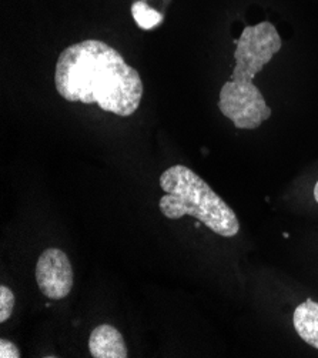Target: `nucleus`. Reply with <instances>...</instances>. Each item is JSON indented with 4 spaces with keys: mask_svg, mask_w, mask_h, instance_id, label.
<instances>
[{
    "mask_svg": "<svg viewBox=\"0 0 318 358\" xmlns=\"http://www.w3.org/2000/svg\"><path fill=\"white\" fill-rule=\"evenodd\" d=\"M236 45V66L230 80L253 82L263 67L280 52L282 41L273 23L261 22L254 26H245Z\"/></svg>",
    "mask_w": 318,
    "mask_h": 358,
    "instance_id": "7ed1b4c3",
    "label": "nucleus"
},
{
    "mask_svg": "<svg viewBox=\"0 0 318 358\" xmlns=\"http://www.w3.org/2000/svg\"><path fill=\"white\" fill-rule=\"evenodd\" d=\"M160 187L166 193L159 201L163 216L179 220L191 216L223 237H234L240 223L233 208L191 169L174 164L160 176Z\"/></svg>",
    "mask_w": 318,
    "mask_h": 358,
    "instance_id": "f03ea898",
    "label": "nucleus"
},
{
    "mask_svg": "<svg viewBox=\"0 0 318 358\" xmlns=\"http://www.w3.org/2000/svg\"><path fill=\"white\" fill-rule=\"evenodd\" d=\"M20 350L5 338L0 340V358H20Z\"/></svg>",
    "mask_w": 318,
    "mask_h": 358,
    "instance_id": "9d476101",
    "label": "nucleus"
},
{
    "mask_svg": "<svg viewBox=\"0 0 318 358\" xmlns=\"http://www.w3.org/2000/svg\"><path fill=\"white\" fill-rule=\"evenodd\" d=\"M219 109L237 129L243 130L260 127L273 113L253 82H226L220 90Z\"/></svg>",
    "mask_w": 318,
    "mask_h": 358,
    "instance_id": "20e7f679",
    "label": "nucleus"
},
{
    "mask_svg": "<svg viewBox=\"0 0 318 358\" xmlns=\"http://www.w3.org/2000/svg\"><path fill=\"white\" fill-rule=\"evenodd\" d=\"M89 350L93 358H126L127 347L122 333L110 326H97L89 338Z\"/></svg>",
    "mask_w": 318,
    "mask_h": 358,
    "instance_id": "423d86ee",
    "label": "nucleus"
},
{
    "mask_svg": "<svg viewBox=\"0 0 318 358\" xmlns=\"http://www.w3.org/2000/svg\"><path fill=\"white\" fill-rule=\"evenodd\" d=\"M55 86L67 101L96 103L101 110L129 117L143 97L138 71L101 41H83L66 48L56 63Z\"/></svg>",
    "mask_w": 318,
    "mask_h": 358,
    "instance_id": "f257e3e1",
    "label": "nucleus"
},
{
    "mask_svg": "<svg viewBox=\"0 0 318 358\" xmlns=\"http://www.w3.org/2000/svg\"><path fill=\"white\" fill-rule=\"evenodd\" d=\"M131 15L137 26L143 30H152L164 20L163 13L152 8L145 0H137L131 6Z\"/></svg>",
    "mask_w": 318,
    "mask_h": 358,
    "instance_id": "6e6552de",
    "label": "nucleus"
},
{
    "mask_svg": "<svg viewBox=\"0 0 318 358\" xmlns=\"http://www.w3.org/2000/svg\"><path fill=\"white\" fill-rule=\"evenodd\" d=\"M15 308V294L13 292L6 287V285H0V323H5L13 313Z\"/></svg>",
    "mask_w": 318,
    "mask_h": 358,
    "instance_id": "1a4fd4ad",
    "label": "nucleus"
},
{
    "mask_svg": "<svg viewBox=\"0 0 318 358\" xmlns=\"http://www.w3.org/2000/svg\"><path fill=\"white\" fill-rule=\"evenodd\" d=\"M293 323L303 341L318 350V303L308 299L300 304L294 310Z\"/></svg>",
    "mask_w": 318,
    "mask_h": 358,
    "instance_id": "0eeeda50",
    "label": "nucleus"
},
{
    "mask_svg": "<svg viewBox=\"0 0 318 358\" xmlns=\"http://www.w3.org/2000/svg\"><path fill=\"white\" fill-rule=\"evenodd\" d=\"M314 199H315V201L318 203V182H317V185H315V187H314Z\"/></svg>",
    "mask_w": 318,
    "mask_h": 358,
    "instance_id": "9b49d317",
    "label": "nucleus"
},
{
    "mask_svg": "<svg viewBox=\"0 0 318 358\" xmlns=\"http://www.w3.org/2000/svg\"><path fill=\"white\" fill-rule=\"evenodd\" d=\"M38 287L52 300L67 297L73 289L75 274L67 255L59 248H48L39 256L36 266Z\"/></svg>",
    "mask_w": 318,
    "mask_h": 358,
    "instance_id": "39448f33",
    "label": "nucleus"
}]
</instances>
